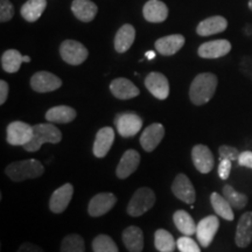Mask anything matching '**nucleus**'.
Wrapping results in <instances>:
<instances>
[{
	"instance_id": "nucleus-1",
	"label": "nucleus",
	"mask_w": 252,
	"mask_h": 252,
	"mask_svg": "<svg viewBox=\"0 0 252 252\" xmlns=\"http://www.w3.org/2000/svg\"><path fill=\"white\" fill-rule=\"evenodd\" d=\"M217 77L212 72L197 75L191 82L189 89V98L195 105H203L213 98L217 88Z\"/></svg>"
},
{
	"instance_id": "nucleus-2",
	"label": "nucleus",
	"mask_w": 252,
	"mask_h": 252,
	"mask_svg": "<svg viewBox=\"0 0 252 252\" xmlns=\"http://www.w3.org/2000/svg\"><path fill=\"white\" fill-rule=\"evenodd\" d=\"M6 175L14 182H21L30 179L39 178L45 173L42 163L36 159H27L17 161L6 167Z\"/></svg>"
},
{
	"instance_id": "nucleus-3",
	"label": "nucleus",
	"mask_w": 252,
	"mask_h": 252,
	"mask_svg": "<svg viewBox=\"0 0 252 252\" xmlns=\"http://www.w3.org/2000/svg\"><path fill=\"white\" fill-rule=\"evenodd\" d=\"M61 140V131L54 124H36L33 126V137L24 149L27 152H36L43 144H58Z\"/></svg>"
},
{
	"instance_id": "nucleus-4",
	"label": "nucleus",
	"mask_w": 252,
	"mask_h": 252,
	"mask_svg": "<svg viewBox=\"0 0 252 252\" xmlns=\"http://www.w3.org/2000/svg\"><path fill=\"white\" fill-rule=\"evenodd\" d=\"M156 203V194L151 188L141 187L133 194L127 206L130 216L138 217L149 212Z\"/></svg>"
},
{
	"instance_id": "nucleus-5",
	"label": "nucleus",
	"mask_w": 252,
	"mask_h": 252,
	"mask_svg": "<svg viewBox=\"0 0 252 252\" xmlns=\"http://www.w3.org/2000/svg\"><path fill=\"white\" fill-rule=\"evenodd\" d=\"M60 54L63 61L71 65H80L88 59L89 52L81 42L75 40H65L60 47Z\"/></svg>"
},
{
	"instance_id": "nucleus-6",
	"label": "nucleus",
	"mask_w": 252,
	"mask_h": 252,
	"mask_svg": "<svg viewBox=\"0 0 252 252\" xmlns=\"http://www.w3.org/2000/svg\"><path fill=\"white\" fill-rule=\"evenodd\" d=\"M118 133L124 138L133 137L143 127V119L134 112H123L115 119Z\"/></svg>"
},
{
	"instance_id": "nucleus-7",
	"label": "nucleus",
	"mask_w": 252,
	"mask_h": 252,
	"mask_svg": "<svg viewBox=\"0 0 252 252\" xmlns=\"http://www.w3.org/2000/svg\"><path fill=\"white\" fill-rule=\"evenodd\" d=\"M33 137V126L24 122H12L7 126V143L13 146H25Z\"/></svg>"
},
{
	"instance_id": "nucleus-8",
	"label": "nucleus",
	"mask_w": 252,
	"mask_h": 252,
	"mask_svg": "<svg viewBox=\"0 0 252 252\" xmlns=\"http://www.w3.org/2000/svg\"><path fill=\"white\" fill-rule=\"evenodd\" d=\"M61 86V78L48 71H37L31 78L32 89L40 94L58 90Z\"/></svg>"
},
{
	"instance_id": "nucleus-9",
	"label": "nucleus",
	"mask_w": 252,
	"mask_h": 252,
	"mask_svg": "<svg viewBox=\"0 0 252 252\" xmlns=\"http://www.w3.org/2000/svg\"><path fill=\"white\" fill-rule=\"evenodd\" d=\"M220 226V220L216 216L210 215L204 217L200 220V223L196 225V236L198 243L203 248H208L212 244L214 237H215L217 230Z\"/></svg>"
},
{
	"instance_id": "nucleus-10",
	"label": "nucleus",
	"mask_w": 252,
	"mask_h": 252,
	"mask_svg": "<svg viewBox=\"0 0 252 252\" xmlns=\"http://www.w3.org/2000/svg\"><path fill=\"white\" fill-rule=\"evenodd\" d=\"M116 202H117V197L112 193L97 194L91 198L89 207H88V213L93 217L103 216L115 207Z\"/></svg>"
},
{
	"instance_id": "nucleus-11",
	"label": "nucleus",
	"mask_w": 252,
	"mask_h": 252,
	"mask_svg": "<svg viewBox=\"0 0 252 252\" xmlns=\"http://www.w3.org/2000/svg\"><path fill=\"white\" fill-rule=\"evenodd\" d=\"M165 137V127L160 123H154L145 128L140 135V145L146 152H152Z\"/></svg>"
},
{
	"instance_id": "nucleus-12",
	"label": "nucleus",
	"mask_w": 252,
	"mask_h": 252,
	"mask_svg": "<svg viewBox=\"0 0 252 252\" xmlns=\"http://www.w3.org/2000/svg\"><path fill=\"white\" fill-rule=\"evenodd\" d=\"M173 194L175 195L179 200L184 201L187 204H193L196 200V193H195L194 186L187 175L178 174L172 186Z\"/></svg>"
},
{
	"instance_id": "nucleus-13",
	"label": "nucleus",
	"mask_w": 252,
	"mask_h": 252,
	"mask_svg": "<svg viewBox=\"0 0 252 252\" xmlns=\"http://www.w3.org/2000/svg\"><path fill=\"white\" fill-rule=\"evenodd\" d=\"M145 87L158 99H166L169 94L168 80L160 72H150L145 78Z\"/></svg>"
},
{
	"instance_id": "nucleus-14",
	"label": "nucleus",
	"mask_w": 252,
	"mask_h": 252,
	"mask_svg": "<svg viewBox=\"0 0 252 252\" xmlns=\"http://www.w3.org/2000/svg\"><path fill=\"white\" fill-rule=\"evenodd\" d=\"M72 194H74V186L71 184H65L58 188L50 196L49 209L55 214L63 213L70 203Z\"/></svg>"
},
{
	"instance_id": "nucleus-15",
	"label": "nucleus",
	"mask_w": 252,
	"mask_h": 252,
	"mask_svg": "<svg viewBox=\"0 0 252 252\" xmlns=\"http://www.w3.org/2000/svg\"><path fill=\"white\" fill-rule=\"evenodd\" d=\"M191 159L197 171L202 174L212 172L214 168V156L206 145H195L191 150Z\"/></svg>"
},
{
	"instance_id": "nucleus-16",
	"label": "nucleus",
	"mask_w": 252,
	"mask_h": 252,
	"mask_svg": "<svg viewBox=\"0 0 252 252\" xmlns=\"http://www.w3.org/2000/svg\"><path fill=\"white\" fill-rule=\"evenodd\" d=\"M231 50V43L228 40H214L204 42L198 47V55L202 59H219L229 54Z\"/></svg>"
},
{
	"instance_id": "nucleus-17",
	"label": "nucleus",
	"mask_w": 252,
	"mask_h": 252,
	"mask_svg": "<svg viewBox=\"0 0 252 252\" xmlns=\"http://www.w3.org/2000/svg\"><path fill=\"white\" fill-rule=\"evenodd\" d=\"M140 163V156L137 151L134 150H127L123 154L121 161H119L117 166V171L116 174L119 179H126L128 178L132 173L137 171L138 166Z\"/></svg>"
},
{
	"instance_id": "nucleus-18",
	"label": "nucleus",
	"mask_w": 252,
	"mask_h": 252,
	"mask_svg": "<svg viewBox=\"0 0 252 252\" xmlns=\"http://www.w3.org/2000/svg\"><path fill=\"white\" fill-rule=\"evenodd\" d=\"M110 91L118 99H131L140 94L139 89L127 78H116L110 84Z\"/></svg>"
},
{
	"instance_id": "nucleus-19",
	"label": "nucleus",
	"mask_w": 252,
	"mask_h": 252,
	"mask_svg": "<svg viewBox=\"0 0 252 252\" xmlns=\"http://www.w3.org/2000/svg\"><path fill=\"white\" fill-rule=\"evenodd\" d=\"M185 45V36L181 34H173L160 37L156 41V49L161 55L171 56L178 53Z\"/></svg>"
},
{
	"instance_id": "nucleus-20",
	"label": "nucleus",
	"mask_w": 252,
	"mask_h": 252,
	"mask_svg": "<svg viewBox=\"0 0 252 252\" xmlns=\"http://www.w3.org/2000/svg\"><path fill=\"white\" fill-rule=\"evenodd\" d=\"M236 244L239 248H248L252 242V212L243 214L236 229Z\"/></svg>"
},
{
	"instance_id": "nucleus-21",
	"label": "nucleus",
	"mask_w": 252,
	"mask_h": 252,
	"mask_svg": "<svg viewBox=\"0 0 252 252\" xmlns=\"http://www.w3.org/2000/svg\"><path fill=\"white\" fill-rule=\"evenodd\" d=\"M115 141V131L112 127H103L97 132L94 143V154L97 158H104L111 149Z\"/></svg>"
},
{
	"instance_id": "nucleus-22",
	"label": "nucleus",
	"mask_w": 252,
	"mask_h": 252,
	"mask_svg": "<svg viewBox=\"0 0 252 252\" xmlns=\"http://www.w3.org/2000/svg\"><path fill=\"white\" fill-rule=\"evenodd\" d=\"M226 27H228L226 19L220 15H215V17H210L201 21L196 28V32L200 36H209L222 33L226 30Z\"/></svg>"
},
{
	"instance_id": "nucleus-23",
	"label": "nucleus",
	"mask_w": 252,
	"mask_h": 252,
	"mask_svg": "<svg viewBox=\"0 0 252 252\" xmlns=\"http://www.w3.org/2000/svg\"><path fill=\"white\" fill-rule=\"evenodd\" d=\"M143 14L150 23H162L168 17V8L160 0H149L144 6Z\"/></svg>"
},
{
	"instance_id": "nucleus-24",
	"label": "nucleus",
	"mask_w": 252,
	"mask_h": 252,
	"mask_svg": "<svg viewBox=\"0 0 252 252\" xmlns=\"http://www.w3.org/2000/svg\"><path fill=\"white\" fill-rule=\"evenodd\" d=\"M71 11L78 20L90 23L96 17L98 7L90 0H74L71 4Z\"/></svg>"
},
{
	"instance_id": "nucleus-25",
	"label": "nucleus",
	"mask_w": 252,
	"mask_h": 252,
	"mask_svg": "<svg viewBox=\"0 0 252 252\" xmlns=\"http://www.w3.org/2000/svg\"><path fill=\"white\" fill-rule=\"evenodd\" d=\"M123 243L130 252H141L144 249V234L139 226H128L123 231Z\"/></svg>"
},
{
	"instance_id": "nucleus-26",
	"label": "nucleus",
	"mask_w": 252,
	"mask_h": 252,
	"mask_svg": "<svg viewBox=\"0 0 252 252\" xmlns=\"http://www.w3.org/2000/svg\"><path fill=\"white\" fill-rule=\"evenodd\" d=\"M135 39V30L130 24H126L119 28L115 37V49L118 53H125L131 48Z\"/></svg>"
},
{
	"instance_id": "nucleus-27",
	"label": "nucleus",
	"mask_w": 252,
	"mask_h": 252,
	"mask_svg": "<svg viewBox=\"0 0 252 252\" xmlns=\"http://www.w3.org/2000/svg\"><path fill=\"white\" fill-rule=\"evenodd\" d=\"M76 111L70 106L59 105L49 109L46 112V119L49 123H60V124H68L76 118Z\"/></svg>"
},
{
	"instance_id": "nucleus-28",
	"label": "nucleus",
	"mask_w": 252,
	"mask_h": 252,
	"mask_svg": "<svg viewBox=\"0 0 252 252\" xmlns=\"http://www.w3.org/2000/svg\"><path fill=\"white\" fill-rule=\"evenodd\" d=\"M46 6V0H28L21 7V15L28 23H35L45 12Z\"/></svg>"
},
{
	"instance_id": "nucleus-29",
	"label": "nucleus",
	"mask_w": 252,
	"mask_h": 252,
	"mask_svg": "<svg viewBox=\"0 0 252 252\" xmlns=\"http://www.w3.org/2000/svg\"><path fill=\"white\" fill-rule=\"evenodd\" d=\"M173 220L176 228L180 232H182L185 236H191L196 234V224H195L194 220L185 210H178L173 215Z\"/></svg>"
},
{
	"instance_id": "nucleus-30",
	"label": "nucleus",
	"mask_w": 252,
	"mask_h": 252,
	"mask_svg": "<svg viewBox=\"0 0 252 252\" xmlns=\"http://www.w3.org/2000/svg\"><path fill=\"white\" fill-rule=\"evenodd\" d=\"M210 202L215 213L220 217L226 220H234L235 215L232 212V207L224 196H220L219 193H213L210 196Z\"/></svg>"
},
{
	"instance_id": "nucleus-31",
	"label": "nucleus",
	"mask_w": 252,
	"mask_h": 252,
	"mask_svg": "<svg viewBox=\"0 0 252 252\" xmlns=\"http://www.w3.org/2000/svg\"><path fill=\"white\" fill-rule=\"evenodd\" d=\"M24 56L17 49H8L1 56V67L6 72L14 74L21 67Z\"/></svg>"
},
{
	"instance_id": "nucleus-32",
	"label": "nucleus",
	"mask_w": 252,
	"mask_h": 252,
	"mask_svg": "<svg viewBox=\"0 0 252 252\" xmlns=\"http://www.w3.org/2000/svg\"><path fill=\"white\" fill-rule=\"evenodd\" d=\"M154 245L159 252H173L175 250L176 243L167 230L159 229L154 235Z\"/></svg>"
},
{
	"instance_id": "nucleus-33",
	"label": "nucleus",
	"mask_w": 252,
	"mask_h": 252,
	"mask_svg": "<svg viewBox=\"0 0 252 252\" xmlns=\"http://www.w3.org/2000/svg\"><path fill=\"white\" fill-rule=\"evenodd\" d=\"M223 196H224L228 202L231 204L232 208H236V209H243L245 206L248 204L249 198L245 194L239 193V191L234 189L230 185H225L223 187Z\"/></svg>"
},
{
	"instance_id": "nucleus-34",
	"label": "nucleus",
	"mask_w": 252,
	"mask_h": 252,
	"mask_svg": "<svg viewBox=\"0 0 252 252\" xmlns=\"http://www.w3.org/2000/svg\"><path fill=\"white\" fill-rule=\"evenodd\" d=\"M60 252H86L84 239L76 234L65 236L61 243Z\"/></svg>"
},
{
	"instance_id": "nucleus-35",
	"label": "nucleus",
	"mask_w": 252,
	"mask_h": 252,
	"mask_svg": "<svg viewBox=\"0 0 252 252\" xmlns=\"http://www.w3.org/2000/svg\"><path fill=\"white\" fill-rule=\"evenodd\" d=\"M94 252H119L117 245L110 236L98 235L93 241Z\"/></svg>"
},
{
	"instance_id": "nucleus-36",
	"label": "nucleus",
	"mask_w": 252,
	"mask_h": 252,
	"mask_svg": "<svg viewBox=\"0 0 252 252\" xmlns=\"http://www.w3.org/2000/svg\"><path fill=\"white\" fill-rule=\"evenodd\" d=\"M176 247L180 252H201V249L196 242L189 236H184V237L179 238L176 242Z\"/></svg>"
},
{
	"instance_id": "nucleus-37",
	"label": "nucleus",
	"mask_w": 252,
	"mask_h": 252,
	"mask_svg": "<svg viewBox=\"0 0 252 252\" xmlns=\"http://www.w3.org/2000/svg\"><path fill=\"white\" fill-rule=\"evenodd\" d=\"M219 154H220V160H230V161H235V160H238L239 156V151L236 149V147L232 146H228V145H222V146L219 149Z\"/></svg>"
},
{
	"instance_id": "nucleus-38",
	"label": "nucleus",
	"mask_w": 252,
	"mask_h": 252,
	"mask_svg": "<svg viewBox=\"0 0 252 252\" xmlns=\"http://www.w3.org/2000/svg\"><path fill=\"white\" fill-rule=\"evenodd\" d=\"M14 15V6L9 0H1L0 1V21L6 23L9 21Z\"/></svg>"
},
{
	"instance_id": "nucleus-39",
	"label": "nucleus",
	"mask_w": 252,
	"mask_h": 252,
	"mask_svg": "<svg viewBox=\"0 0 252 252\" xmlns=\"http://www.w3.org/2000/svg\"><path fill=\"white\" fill-rule=\"evenodd\" d=\"M231 173V161L230 160H220L219 165V176L222 180H226Z\"/></svg>"
},
{
	"instance_id": "nucleus-40",
	"label": "nucleus",
	"mask_w": 252,
	"mask_h": 252,
	"mask_svg": "<svg viewBox=\"0 0 252 252\" xmlns=\"http://www.w3.org/2000/svg\"><path fill=\"white\" fill-rule=\"evenodd\" d=\"M237 161H238L239 166L248 167V168L252 169V152L251 151H245V152H242Z\"/></svg>"
},
{
	"instance_id": "nucleus-41",
	"label": "nucleus",
	"mask_w": 252,
	"mask_h": 252,
	"mask_svg": "<svg viewBox=\"0 0 252 252\" xmlns=\"http://www.w3.org/2000/svg\"><path fill=\"white\" fill-rule=\"evenodd\" d=\"M17 252H45L40 247L33 243H24L20 245Z\"/></svg>"
},
{
	"instance_id": "nucleus-42",
	"label": "nucleus",
	"mask_w": 252,
	"mask_h": 252,
	"mask_svg": "<svg viewBox=\"0 0 252 252\" xmlns=\"http://www.w3.org/2000/svg\"><path fill=\"white\" fill-rule=\"evenodd\" d=\"M8 96V84L4 80L0 81V104H5Z\"/></svg>"
},
{
	"instance_id": "nucleus-43",
	"label": "nucleus",
	"mask_w": 252,
	"mask_h": 252,
	"mask_svg": "<svg viewBox=\"0 0 252 252\" xmlns=\"http://www.w3.org/2000/svg\"><path fill=\"white\" fill-rule=\"evenodd\" d=\"M145 56H146L149 60H153V59H156V53H154V50H149V52L145 54Z\"/></svg>"
},
{
	"instance_id": "nucleus-44",
	"label": "nucleus",
	"mask_w": 252,
	"mask_h": 252,
	"mask_svg": "<svg viewBox=\"0 0 252 252\" xmlns=\"http://www.w3.org/2000/svg\"><path fill=\"white\" fill-rule=\"evenodd\" d=\"M24 62H31V58H30V56H27V55H25L24 56Z\"/></svg>"
},
{
	"instance_id": "nucleus-45",
	"label": "nucleus",
	"mask_w": 252,
	"mask_h": 252,
	"mask_svg": "<svg viewBox=\"0 0 252 252\" xmlns=\"http://www.w3.org/2000/svg\"><path fill=\"white\" fill-rule=\"evenodd\" d=\"M249 8H250L251 11H252V0H250V1H249Z\"/></svg>"
}]
</instances>
